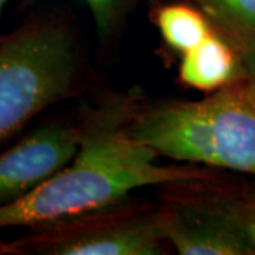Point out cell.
<instances>
[{"mask_svg":"<svg viewBox=\"0 0 255 255\" xmlns=\"http://www.w3.org/2000/svg\"><path fill=\"white\" fill-rule=\"evenodd\" d=\"M136 97L114 95L84 112L74 159L27 196L0 207V230L47 226L124 200L142 187L214 177L200 164H159L157 153L129 135Z\"/></svg>","mask_w":255,"mask_h":255,"instance_id":"cell-1","label":"cell"},{"mask_svg":"<svg viewBox=\"0 0 255 255\" xmlns=\"http://www.w3.org/2000/svg\"><path fill=\"white\" fill-rule=\"evenodd\" d=\"M127 129L159 156L255 176V80L241 78L197 101L137 102Z\"/></svg>","mask_w":255,"mask_h":255,"instance_id":"cell-2","label":"cell"},{"mask_svg":"<svg viewBox=\"0 0 255 255\" xmlns=\"http://www.w3.org/2000/svg\"><path fill=\"white\" fill-rule=\"evenodd\" d=\"M81 65L68 23L31 16L0 37V143L80 90Z\"/></svg>","mask_w":255,"mask_h":255,"instance_id":"cell-3","label":"cell"},{"mask_svg":"<svg viewBox=\"0 0 255 255\" xmlns=\"http://www.w3.org/2000/svg\"><path fill=\"white\" fill-rule=\"evenodd\" d=\"M18 255H160L169 244L159 203L125 197L111 206L30 228Z\"/></svg>","mask_w":255,"mask_h":255,"instance_id":"cell-4","label":"cell"},{"mask_svg":"<svg viewBox=\"0 0 255 255\" xmlns=\"http://www.w3.org/2000/svg\"><path fill=\"white\" fill-rule=\"evenodd\" d=\"M207 180L164 186L159 206L166 243L180 255H255L210 194Z\"/></svg>","mask_w":255,"mask_h":255,"instance_id":"cell-5","label":"cell"},{"mask_svg":"<svg viewBox=\"0 0 255 255\" xmlns=\"http://www.w3.org/2000/svg\"><path fill=\"white\" fill-rule=\"evenodd\" d=\"M78 124L54 121L37 128L0 155V207L20 200L77 155Z\"/></svg>","mask_w":255,"mask_h":255,"instance_id":"cell-6","label":"cell"},{"mask_svg":"<svg viewBox=\"0 0 255 255\" xmlns=\"http://www.w3.org/2000/svg\"><path fill=\"white\" fill-rule=\"evenodd\" d=\"M177 77L184 87L210 94L248 75L236 48L216 28L203 43L180 55Z\"/></svg>","mask_w":255,"mask_h":255,"instance_id":"cell-7","label":"cell"},{"mask_svg":"<svg viewBox=\"0 0 255 255\" xmlns=\"http://www.w3.org/2000/svg\"><path fill=\"white\" fill-rule=\"evenodd\" d=\"M206 13L255 80V0H187Z\"/></svg>","mask_w":255,"mask_h":255,"instance_id":"cell-8","label":"cell"},{"mask_svg":"<svg viewBox=\"0 0 255 255\" xmlns=\"http://www.w3.org/2000/svg\"><path fill=\"white\" fill-rule=\"evenodd\" d=\"M152 20L164 44L179 55L199 46L216 30L206 13L187 0L159 4Z\"/></svg>","mask_w":255,"mask_h":255,"instance_id":"cell-9","label":"cell"},{"mask_svg":"<svg viewBox=\"0 0 255 255\" xmlns=\"http://www.w3.org/2000/svg\"><path fill=\"white\" fill-rule=\"evenodd\" d=\"M207 189L255 251V184L238 187L217 186L211 177L207 180Z\"/></svg>","mask_w":255,"mask_h":255,"instance_id":"cell-10","label":"cell"},{"mask_svg":"<svg viewBox=\"0 0 255 255\" xmlns=\"http://www.w3.org/2000/svg\"><path fill=\"white\" fill-rule=\"evenodd\" d=\"M37 0H24L21 7H28ZM91 11L98 36L107 41L118 33L127 16L129 0H81Z\"/></svg>","mask_w":255,"mask_h":255,"instance_id":"cell-11","label":"cell"},{"mask_svg":"<svg viewBox=\"0 0 255 255\" xmlns=\"http://www.w3.org/2000/svg\"><path fill=\"white\" fill-rule=\"evenodd\" d=\"M0 255H17V248L13 243H0Z\"/></svg>","mask_w":255,"mask_h":255,"instance_id":"cell-12","label":"cell"},{"mask_svg":"<svg viewBox=\"0 0 255 255\" xmlns=\"http://www.w3.org/2000/svg\"><path fill=\"white\" fill-rule=\"evenodd\" d=\"M6 3H7V0H0V13H1V10H3Z\"/></svg>","mask_w":255,"mask_h":255,"instance_id":"cell-13","label":"cell"}]
</instances>
